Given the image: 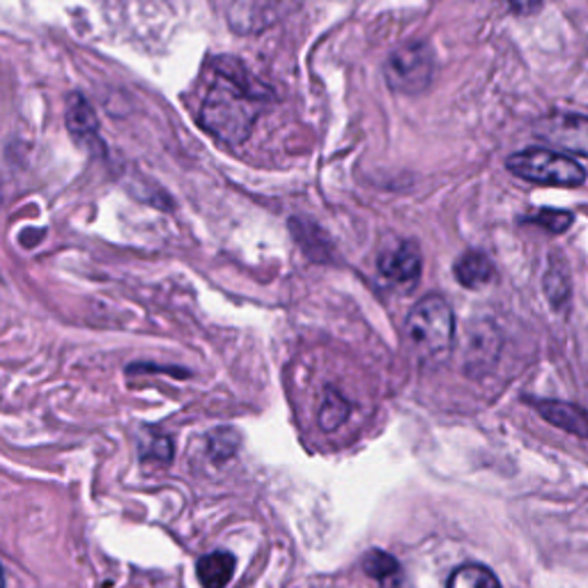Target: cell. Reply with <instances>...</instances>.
I'll return each instance as SVG.
<instances>
[{
  "mask_svg": "<svg viewBox=\"0 0 588 588\" xmlns=\"http://www.w3.org/2000/svg\"><path fill=\"white\" fill-rule=\"evenodd\" d=\"M533 407L552 426L588 439V410L570 403H558V400H533Z\"/></svg>",
  "mask_w": 588,
  "mask_h": 588,
  "instance_id": "cell-8",
  "label": "cell"
},
{
  "mask_svg": "<svg viewBox=\"0 0 588 588\" xmlns=\"http://www.w3.org/2000/svg\"><path fill=\"white\" fill-rule=\"evenodd\" d=\"M65 125H67V131L74 136L79 146L92 150V146L100 143L97 115H95V111H92V106L85 102V97L79 95V92L69 95V100H67Z\"/></svg>",
  "mask_w": 588,
  "mask_h": 588,
  "instance_id": "cell-7",
  "label": "cell"
},
{
  "mask_svg": "<svg viewBox=\"0 0 588 588\" xmlns=\"http://www.w3.org/2000/svg\"><path fill=\"white\" fill-rule=\"evenodd\" d=\"M545 292H547V297L552 299L554 305L566 301L568 299V292H570L566 272L558 269V267H552L550 274H547V278H545Z\"/></svg>",
  "mask_w": 588,
  "mask_h": 588,
  "instance_id": "cell-15",
  "label": "cell"
},
{
  "mask_svg": "<svg viewBox=\"0 0 588 588\" xmlns=\"http://www.w3.org/2000/svg\"><path fill=\"white\" fill-rule=\"evenodd\" d=\"M364 570L368 577L378 579L384 588H393V581L400 579V563L384 550H370L364 556Z\"/></svg>",
  "mask_w": 588,
  "mask_h": 588,
  "instance_id": "cell-12",
  "label": "cell"
},
{
  "mask_svg": "<svg viewBox=\"0 0 588 588\" xmlns=\"http://www.w3.org/2000/svg\"><path fill=\"white\" fill-rule=\"evenodd\" d=\"M152 451L148 453V458L152 460H161V462H169L171 456H173V446H171V439L169 437H159L154 441H150Z\"/></svg>",
  "mask_w": 588,
  "mask_h": 588,
  "instance_id": "cell-16",
  "label": "cell"
},
{
  "mask_svg": "<svg viewBox=\"0 0 588 588\" xmlns=\"http://www.w3.org/2000/svg\"><path fill=\"white\" fill-rule=\"evenodd\" d=\"M347 416H349V403H347V400L338 391L328 389L324 393L322 407H320V414H318L320 428L324 433H334V430H338L343 426V423L347 420Z\"/></svg>",
  "mask_w": 588,
  "mask_h": 588,
  "instance_id": "cell-13",
  "label": "cell"
},
{
  "mask_svg": "<svg viewBox=\"0 0 588 588\" xmlns=\"http://www.w3.org/2000/svg\"><path fill=\"white\" fill-rule=\"evenodd\" d=\"M510 5L515 8V12L529 14V12H533L540 5V0H510Z\"/></svg>",
  "mask_w": 588,
  "mask_h": 588,
  "instance_id": "cell-17",
  "label": "cell"
},
{
  "mask_svg": "<svg viewBox=\"0 0 588 588\" xmlns=\"http://www.w3.org/2000/svg\"><path fill=\"white\" fill-rule=\"evenodd\" d=\"M435 77L433 49L426 42H407L384 62V79L400 95H420L428 90Z\"/></svg>",
  "mask_w": 588,
  "mask_h": 588,
  "instance_id": "cell-4",
  "label": "cell"
},
{
  "mask_svg": "<svg viewBox=\"0 0 588 588\" xmlns=\"http://www.w3.org/2000/svg\"><path fill=\"white\" fill-rule=\"evenodd\" d=\"M527 221L535 223V226H543L545 230L558 234V232H566L573 226L575 217L566 209H538L535 215L529 217Z\"/></svg>",
  "mask_w": 588,
  "mask_h": 588,
  "instance_id": "cell-14",
  "label": "cell"
},
{
  "mask_svg": "<svg viewBox=\"0 0 588 588\" xmlns=\"http://www.w3.org/2000/svg\"><path fill=\"white\" fill-rule=\"evenodd\" d=\"M380 274L395 286H416L423 272V255L414 242H400L393 249L382 251L378 261Z\"/></svg>",
  "mask_w": 588,
  "mask_h": 588,
  "instance_id": "cell-5",
  "label": "cell"
},
{
  "mask_svg": "<svg viewBox=\"0 0 588 588\" xmlns=\"http://www.w3.org/2000/svg\"><path fill=\"white\" fill-rule=\"evenodd\" d=\"M446 588H501L497 575L481 563H464L449 577Z\"/></svg>",
  "mask_w": 588,
  "mask_h": 588,
  "instance_id": "cell-11",
  "label": "cell"
},
{
  "mask_svg": "<svg viewBox=\"0 0 588 588\" xmlns=\"http://www.w3.org/2000/svg\"><path fill=\"white\" fill-rule=\"evenodd\" d=\"M506 169L527 182L547 186H579L586 180V171L575 159L543 148L515 152L506 161Z\"/></svg>",
  "mask_w": 588,
  "mask_h": 588,
  "instance_id": "cell-3",
  "label": "cell"
},
{
  "mask_svg": "<svg viewBox=\"0 0 588 588\" xmlns=\"http://www.w3.org/2000/svg\"><path fill=\"white\" fill-rule=\"evenodd\" d=\"M405 336L423 359L449 355L456 336V318L449 301L439 295H428L414 303L405 322Z\"/></svg>",
  "mask_w": 588,
  "mask_h": 588,
  "instance_id": "cell-2",
  "label": "cell"
},
{
  "mask_svg": "<svg viewBox=\"0 0 588 588\" xmlns=\"http://www.w3.org/2000/svg\"><path fill=\"white\" fill-rule=\"evenodd\" d=\"M272 90L234 58L211 60L200 102V125L226 146H240L253 134L257 117L272 104Z\"/></svg>",
  "mask_w": 588,
  "mask_h": 588,
  "instance_id": "cell-1",
  "label": "cell"
},
{
  "mask_svg": "<svg viewBox=\"0 0 588 588\" xmlns=\"http://www.w3.org/2000/svg\"><path fill=\"white\" fill-rule=\"evenodd\" d=\"M545 138L570 154L588 157V117L561 115L545 123Z\"/></svg>",
  "mask_w": 588,
  "mask_h": 588,
  "instance_id": "cell-6",
  "label": "cell"
},
{
  "mask_svg": "<svg viewBox=\"0 0 588 588\" xmlns=\"http://www.w3.org/2000/svg\"><path fill=\"white\" fill-rule=\"evenodd\" d=\"M456 278L469 290L487 286L494 278V265L489 257L481 251H466L456 263Z\"/></svg>",
  "mask_w": 588,
  "mask_h": 588,
  "instance_id": "cell-10",
  "label": "cell"
},
{
  "mask_svg": "<svg viewBox=\"0 0 588 588\" xmlns=\"http://www.w3.org/2000/svg\"><path fill=\"white\" fill-rule=\"evenodd\" d=\"M234 568H238V558L223 550L209 552L196 563L198 581L203 588H226L234 577Z\"/></svg>",
  "mask_w": 588,
  "mask_h": 588,
  "instance_id": "cell-9",
  "label": "cell"
}]
</instances>
